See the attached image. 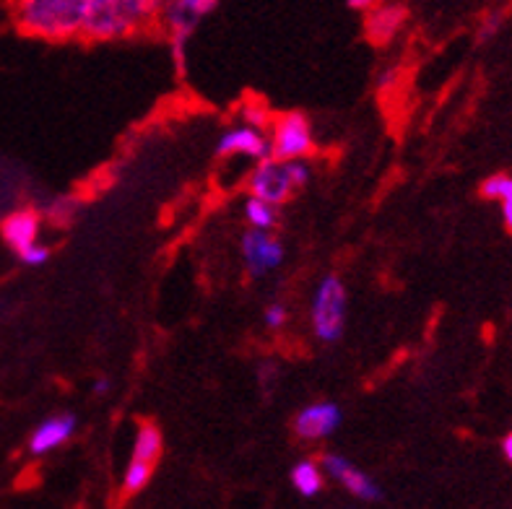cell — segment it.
Returning a JSON list of instances; mask_svg holds the SVG:
<instances>
[{"mask_svg":"<svg viewBox=\"0 0 512 509\" xmlns=\"http://www.w3.org/2000/svg\"><path fill=\"white\" fill-rule=\"evenodd\" d=\"M89 0H16L13 21L21 34L45 42L84 39Z\"/></svg>","mask_w":512,"mask_h":509,"instance_id":"cell-1","label":"cell"},{"mask_svg":"<svg viewBox=\"0 0 512 509\" xmlns=\"http://www.w3.org/2000/svg\"><path fill=\"white\" fill-rule=\"evenodd\" d=\"M164 0H89L86 42H120L159 24Z\"/></svg>","mask_w":512,"mask_h":509,"instance_id":"cell-2","label":"cell"},{"mask_svg":"<svg viewBox=\"0 0 512 509\" xmlns=\"http://www.w3.org/2000/svg\"><path fill=\"white\" fill-rule=\"evenodd\" d=\"M312 180V167L307 159H292V162H281L266 156L260 159L258 167L247 177V193L258 195V198L284 206L299 190H305Z\"/></svg>","mask_w":512,"mask_h":509,"instance_id":"cell-3","label":"cell"},{"mask_svg":"<svg viewBox=\"0 0 512 509\" xmlns=\"http://www.w3.org/2000/svg\"><path fill=\"white\" fill-rule=\"evenodd\" d=\"M219 6V0H164L159 11V29L164 32L172 50V60L180 73L188 65V45L195 29L211 16Z\"/></svg>","mask_w":512,"mask_h":509,"instance_id":"cell-4","label":"cell"},{"mask_svg":"<svg viewBox=\"0 0 512 509\" xmlns=\"http://www.w3.org/2000/svg\"><path fill=\"white\" fill-rule=\"evenodd\" d=\"M346 317H349V294L338 276L320 278L310 302V325L320 343H338L344 338Z\"/></svg>","mask_w":512,"mask_h":509,"instance_id":"cell-5","label":"cell"},{"mask_svg":"<svg viewBox=\"0 0 512 509\" xmlns=\"http://www.w3.org/2000/svg\"><path fill=\"white\" fill-rule=\"evenodd\" d=\"M268 141H271V156L281 159V162L310 159L312 151H315L312 125L302 112H284L279 117H271Z\"/></svg>","mask_w":512,"mask_h":509,"instance_id":"cell-6","label":"cell"},{"mask_svg":"<svg viewBox=\"0 0 512 509\" xmlns=\"http://www.w3.org/2000/svg\"><path fill=\"white\" fill-rule=\"evenodd\" d=\"M216 156H221V159L242 156V159H253V162L266 159V156H271L268 128L266 125L250 123V120L242 117L240 123L229 125V128L221 133L219 143H216Z\"/></svg>","mask_w":512,"mask_h":509,"instance_id":"cell-7","label":"cell"},{"mask_svg":"<svg viewBox=\"0 0 512 509\" xmlns=\"http://www.w3.org/2000/svg\"><path fill=\"white\" fill-rule=\"evenodd\" d=\"M242 263L245 271L253 278H263L266 273L276 271L284 263V242L276 237V232H263V229H247L240 242Z\"/></svg>","mask_w":512,"mask_h":509,"instance_id":"cell-8","label":"cell"},{"mask_svg":"<svg viewBox=\"0 0 512 509\" xmlns=\"http://www.w3.org/2000/svg\"><path fill=\"white\" fill-rule=\"evenodd\" d=\"M320 465H323L325 476L336 481V484L344 486L351 497L359 499V502H380L383 499V489L377 486L375 478L370 473H364L362 468L351 463L349 458L338 455V452H325L320 458Z\"/></svg>","mask_w":512,"mask_h":509,"instance_id":"cell-9","label":"cell"},{"mask_svg":"<svg viewBox=\"0 0 512 509\" xmlns=\"http://www.w3.org/2000/svg\"><path fill=\"white\" fill-rule=\"evenodd\" d=\"M344 421V411L331 403V400H320V403H310L294 416V434L302 442H320L328 439Z\"/></svg>","mask_w":512,"mask_h":509,"instance_id":"cell-10","label":"cell"},{"mask_svg":"<svg viewBox=\"0 0 512 509\" xmlns=\"http://www.w3.org/2000/svg\"><path fill=\"white\" fill-rule=\"evenodd\" d=\"M406 6L393 0H380L370 11H364V34L375 45H388L406 24Z\"/></svg>","mask_w":512,"mask_h":509,"instance_id":"cell-11","label":"cell"},{"mask_svg":"<svg viewBox=\"0 0 512 509\" xmlns=\"http://www.w3.org/2000/svg\"><path fill=\"white\" fill-rule=\"evenodd\" d=\"M39 232H42V216L34 208H19L0 221V237L16 255L37 245Z\"/></svg>","mask_w":512,"mask_h":509,"instance_id":"cell-12","label":"cell"},{"mask_svg":"<svg viewBox=\"0 0 512 509\" xmlns=\"http://www.w3.org/2000/svg\"><path fill=\"white\" fill-rule=\"evenodd\" d=\"M73 434H76V416L73 413H55L34 429L32 437H29V452L34 458L50 455L58 447H63Z\"/></svg>","mask_w":512,"mask_h":509,"instance_id":"cell-13","label":"cell"},{"mask_svg":"<svg viewBox=\"0 0 512 509\" xmlns=\"http://www.w3.org/2000/svg\"><path fill=\"white\" fill-rule=\"evenodd\" d=\"M325 471L323 465H320V460H299V463H294L292 473H289V481H292L294 491H297L299 497L305 499H315L323 491L325 486Z\"/></svg>","mask_w":512,"mask_h":509,"instance_id":"cell-14","label":"cell"},{"mask_svg":"<svg viewBox=\"0 0 512 509\" xmlns=\"http://www.w3.org/2000/svg\"><path fill=\"white\" fill-rule=\"evenodd\" d=\"M281 206L276 203H268V200L258 198V195H247L242 213H245V221L250 229H263V232H276L281 224Z\"/></svg>","mask_w":512,"mask_h":509,"instance_id":"cell-15","label":"cell"},{"mask_svg":"<svg viewBox=\"0 0 512 509\" xmlns=\"http://www.w3.org/2000/svg\"><path fill=\"white\" fill-rule=\"evenodd\" d=\"M481 195L500 206L502 224L512 232V174H492L481 185Z\"/></svg>","mask_w":512,"mask_h":509,"instance_id":"cell-16","label":"cell"},{"mask_svg":"<svg viewBox=\"0 0 512 509\" xmlns=\"http://www.w3.org/2000/svg\"><path fill=\"white\" fill-rule=\"evenodd\" d=\"M159 458H162V432L154 424H149V421H143L138 426L136 439H133V460L156 465Z\"/></svg>","mask_w":512,"mask_h":509,"instance_id":"cell-17","label":"cell"},{"mask_svg":"<svg viewBox=\"0 0 512 509\" xmlns=\"http://www.w3.org/2000/svg\"><path fill=\"white\" fill-rule=\"evenodd\" d=\"M154 471H156V465L130 458L128 468H125V473H123V484H120V491H123V497L130 499V497H136V494H141V491L146 489V486H149V481H151V476H154Z\"/></svg>","mask_w":512,"mask_h":509,"instance_id":"cell-18","label":"cell"},{"mask_svg":"<svg viewBox=\"0 0 512 509\" xmlns=\"http://www.w3.org/2000/svg\"><path fill=\"white\" fill-rule=\"evenodd\" d=\"M286 323H289V310H286V304L273 302L263 310V325H266L268 330H281Z\"/></svg>","mask_w":512,"mask_h":509,"instance_id":"cell-19","label":"cell"},{"mask_svg":"<svg viewBox=\"0 0 512 509\" xmlns=\"http://www.w3.org/2000/svg\"><path fill=\"white\" fill-rule=\"evenodd\" d=\"M16 258H19L24 265H29V268H39V265H45L47 260H50V247L39 245L37 242V245H32L29 250L19 252Z\"/></svg>","mask_w":512,"mask_h":509,"instance_id":"cell-20","label":"cell"},{"mask_svg":"<svg viewBox=\"0 0 512 509\" xmlns=\"http://www.w3.org/2000/svg\"><path fill=\"white\" fill-rule=\"evenodd\" d=\"M380 0H346V6L351 8V11H370L372 6H377Z\"/></svg>","mask_w":512,"mask_h":509,"instance_id":"cell-21","label":"cell"},{"mask_svg":"<svg viewBox=\"0 0 512 509\" xmlns=\"http://www.w3.org/2000/svg\"><path fill=\"white\" fill-rule=\"evenodd\" d=\"M497 29H500V19H497V16H492L489 21H484V29H481V39H489L494 32H497Z\"/></svg>","mask_w":512,"mask_h":509,"instance_id":"cell-22","label":"cell"},{"mask_svg":"<svg viewBox=\"0 0 512 509\" xmlns=\"http://www.w3.org/2000/svg\"><path fill=\"white\" fill-rule=\"evenodd\" d=\"M110 390H112L110 380H97V382H94V387H91V393L97 395V398H104V395L110 393Z\"/></svg>","mask_w":512,"mask_h":509,"instance_id":"cell-23","label":"cell"},{"mask_svg":"<svg viewBox=\"0 0 512 509\" xmlns=\"http://www.w3.org/2000/svg\"><path fill=\"white\" fill-rule=\"evenodd\" d=\"M500 447H502V458H505L507 463L512 465V432L502 437V445Z\"/></svg>","mask_w":512,"mask_h":509,"instance_id":"cell-24","label":"cell"}]
</instances>
